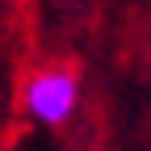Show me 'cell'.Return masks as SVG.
Here are the masks:
<instances>
[{
    "mask_svg": "<svg viewBox=\"0 0 151 151\" xmlns=\"http://www.w3.org/2000/svg\"><path fill=\"white\" fill-rule=\"evenodd\" d=\"M76 97H80V88H76V76L71 71H38L29 80V88H25V109L38 122L59 126V122L71 118Z\"/></svg>",
    "mask_w": 151,
    "mask_h": 151,
    "instance_id": "6da1fadb",
    "label": "cell"
}]
</instances>
